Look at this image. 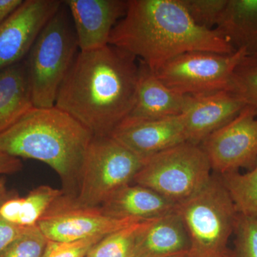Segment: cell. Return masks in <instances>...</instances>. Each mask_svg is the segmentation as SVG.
Listing matches in <instances>:
<instances>
[{"label":"cell","instance_id":"1","mask_svg":"<svg viewBox=\"0 0 257 257\" xmlns=\"http://www.w3.org/2000/svg\"><path fill=\"white\" fill-rule=\"evenodd\" d=\"M137 58L106 45L79 51L59 89L55 106L71 115L94 137L111 136L135 104Z\"/></svg>","mask_w":257,"mask_h":257},{"label":"cell","instance_id":"2","mask_svg":"<svg viewBox=\"0 0 257 257\" xmlns=\"http://www.w3.org/2000/svg\"><path fill=\"white\" fill-rule=\"evenodd\" d=\"M109 45L140 59L155 72L187 52L229 55L236 51L214 30L196 25L180 0H128Z\"/></svg>","mask_w":257,"mask_h":257},{"label":"cell","instance_id":"3","mask_svg":"<svg viewBox=\"0 0 257 257\" xmlns=\"http://www.w3.org/2000/svg\"><path fill=\"white\" fill-rule=\"evenodd\" d=\"M93 137L84 125L57 106H34L0 133V150L10 156L50 166L60 177L64 194L76 198Z\"/></svg>","mask_w":257,"mask_h":257},{"label":"cell","instance_id":"4","mask_svg":"<svg viewBox=\"0 0 257 257\" xmlns=\"http://www.w3.org/2000/svg\"><path fill=\"white\" fill-rule=\"evenodd\" d=\"M79 52L73 23L63 3L42 29L26 57L35 107L55 106L59 89Z\"/></svg>","mask_w":257,"mask_h":257},{"label":"cell","instance_id":"5","mask_svg":"<svg viewBox=\"0 0 257 257\" xmlns=\"http://www.w3.org/2000/svg\"><path fill=\"white\" fill-rule=\"evenodd\" d=\"M190 239L187 257H223L238 213L220 177L211 176L197 194L177 206Z\"/></svg>","mask_w":257,"mask_h":257},{"label":"cell","instance_id":"6","mask_svg":"<svg viewBox=\"0 0 257 257\" xmlns=\"http://www.w3.org/2000/svg\"><path fill=\"white\" fill-rule=\"evenodd\" d=\"M211 171L202 147L186 142L147 158L133 183L179 204L207 184Z\"/></svg>","mask_w":257,"mask_h":257},{"label":"cell","instance_id":"7","mask_svg":"<svg viewBox=\"0 0 257 257\" xmlns=\"http://www.w3.org/2000/svg\"><path fill=\"white\" fill-rule=\"evenodd\" d=\"M145 160L111 136L93 137L76 202L84 207H101L119 189L133 183Z\"/></svg>","mask_w":257,"mask_h":257},{"label":"cell","instance_id":"8","mask_svg":"<svg viewBox=\"0 0 257 257\" xmlns=\"http://www.w3.org/2000/svg\"><path fill=\"white\" fill-rule=\"evenodd\" d=\"M246 55L243 50L229 55L203 51L187 52L170 60L155 73L167 87L179 94H210L228 90L234 69Z\"/></svg>","mask_w":257,"mask_h":257},{"label":"cell","instance_id":"9","mask_svg":"<svg viewBox=\"0 0 257 257\" xmlns=\"http://www.w3.org/2000/svg\"><path fill=\"white\" fill-rule=\"evenodd\" d=\"M140 221L111 217L101 207H84L64 194L39 220L37 226L48 240L74 241L105 236Z\"/></svg>","mask_w":257,"mask_h":257},{"label":"cell","instance_id":"10","mask_svg":"<svg viewBox=\"0 0 257 257\" xmlns=\"http://www.w3.org/2000/svg\"><path fill=\"white\" fill-rule=\"evenodd\" d=\"M211 170L220 175L257 164V113L246 106L234 119L208 136L199 145Z\"/></svg>","mask_w":257,"mask_h":257},{"label":"cell","instance_id":"11","mask_svg":"<svg viewBox=\"0 0 257 257\" xmlns=\"http://www.w3.org/2000/svg\"><path fill=\"white\" fill-rule=\"evenodd\" d=\"M62 3L60 0H25L0 25V72L26 59L42 29Z\"/></svg>","mask_w":257,"mask_h":257},{"label":"cell","instance_id":"12","mask_svg":"<svg viewBox=\"0 0 257 257\" xmlns=\"http://www.w3.org/2000/svg\"><path fill=\"white\" fill-rule=\"evenodd\" d=\"M124 0H65L79 51L87 52L109 45L111 30L126 14Z\"/></svg>","mask_w":257,"mask_h":257},{"label":"cell","instance_id":"13","mask_svg":"<svg viewBox=\"0 0 257 257\" xmlns=\"http://www.w3.org/2000/svg\"><path fill=\"white\" fill-rule=\"evenodd\" d=\"M244 103L229 90L189 95L181 114L187 143L200 145L208 136L234 119Z\"/></svg>","mask_w":257,"mask_h":257},{"label":"cell","instance_id":"14","mask_svg":"<svg viewBox=\"0 0 257 257\" xmlns=\"http://www.w3.org/2000/svg\"><path fill=\"white\" fill-rule=\"evenodd\" d=\"M111 137L144 159L187 142L181 115L157 119H125Z\"/></svg>","mask_w":257,"mask_h":257},{"label":"cell","instance_id":"15","mask_svg":"<svg viewBox=\"0 0 257 257\" xmlns=\"http://www.w3.org/2000/svg\"><path fill=\"white\" fill-rule=\"evenodd\" d=\"M189 95L167 87L157 74L140 61L136 97L126 119L150 120L178 116L184 112Z\"/></svg>","mask_w":257,"mask_h":257},{"label":"cell","instance_id":"16","mask_svg":"<svg viewBox=\"0 0 257 257\" xmlns=\"http://www.w3.org/2000/svg\"><path fill=\"white\" fill-rule=\"evenodd\" d=\"M190 239L177 210L147 220L139 234L135 257H187Z\"/></svg>","mask_w":257,"mask_h":257},{"label":"cell","instance_id":"17","mask_svg":"<svg viewBox=\"0 0 257 257\" xmlns=\"http://www.w3.org/2000/svg\"><path fill=\"white\" fill-rule=\"evenodd\" d=\"M177 206L151 189L131 184L113 194L101 208L106 215L116 219L146 221L174 212Z\"/></svg>","mask_w":257,"mask_h":257},{"label":"cell","instance_id":"18","mask_svg":"<svg viewBox=\"0 0 257 257\" xmlns=\"http://www.w3.org/2000/svg\"><path fill=\"white\" fill-rule=\"evenodd\" d=\"M214 31L235 50L257 54V0H228Z\"/></svg>","mask_w":257,"mask_h":257},{"label":"cell","instance_id":"19","mask_svg":"<svg viewBox=\"0 0 257 257\" xmlns=\"http://www.w3.org/2000/svg\"><path fill=\"white\" fill-rule=\"evenodd\" d=\"M34 107L26 59L0 72V133Z\"/></svg>","mask_w":257,"mask_h":257},{"label":"cell","instance_id":"20","mask_svg":"<svg viewBox=\"0 0 257 257\" xmlns=\"http://www.w3.org/2000/svg\"><path fill=\"white\" fill-rule=\"evenodd\" d=\"M62 189L41 185L25 197H7L0 202V216L8 222L22 227L36 226L51 206L63 195Z\"/></svg>","mask_w":257,"mask_h":257},{"label":"cell","instance_id":"21","mask_svg":"<svg viewBox=\"0 0 257 257\" xmlns=\"http://www.w3.org/2000/svg\"><path fill=\"white\" fill-rule=\"evenodd\" d=\"M219 177L238 214L257 219V164L246 173L233 172Z\"/></svg>","mask_w":257,"mask_h":257},{"label":"cell","instance_id":"22","mask_svg":"<svg viewBox=\"0 0 257 257\" xmlns=\"http://www.w3.org/2000/svg\"><path fill=\"white\" fill-rule=\"evenodd\" d=\"M147 221H138L106 235L93 246L87 256L135 257L137 240Z\"/></svg>","mask_w":257,"mask_h":257},{"label":"cell","instance_id":"23","mask_svg":"<svg viewBox=\"0 0 257 257\" xmlns=\"http://www.w3.org/2000/svg\"><path fill=\"white\" fill-rule=\"evenodd\" d=\"M228 90L257 113V54L245 56L236 66Z\"/></svg>","mask_w":257,"mask_h":257},{"label":"cell","instance_id":"24","mask_svg":"<svg viewBox=\"0 0 257 257\" xmlns=\"http://www.w3.org/2000/svg\"><path fill=\"white\" fill-rule=\"evenodd\" d=\"M196 25L214 30L226 8L228 0H180Z\"/></svg>","mask_w":257,"mask_h":257},{"label":"cell","instance_id":"25","mask_svg":"<svg viewBox=\"0 0 257 257\" xmlns=\"http://www.w3.org/2000/svg\"><path fill=\"white\" fill-rule=\"evenodd\" d=\"M47 241L37 225L31 226L5 248L0 257H43Z\"/></svg>","mask_w":257,"mask_h":257},{"label":"cell","instance_id":"26","mask_svg":"<svg viewBox=\"0 0 257 257\" xmlns=\"http://www.w3.org/2000/svg\"><path fill=\"white\" fill-rule=\"evenodd\" d=\"M234 257H257V219L238 214Z\"/></svg>","mask_w":257,"mask_h":257},{"label":"cell","instance_id":"27","mask_svg":"<svg viewBox=\"0 0 257 257\" xmlns=\"http://www.w3.org/2000/svg\"><path fill=\"white\" fill-rule=\"evenodd\" d=\"M104 236H94L74 241L48 240L43 257H84Z\"/></svg>","mask_w":257,"mask_h":257},{"label":"cell","instance_id":"28","mask_svg":"<svg viewBox=\"0 0 257 257\" xmlns=\"http://www.w3.org/2000/svg\"><path fill=\"white\" fill-rule=\"evenodd\" d=\"M28 228L11 224L0 216V253L18 239Z\"/></svg>","mask_w":257,"mask_h":257},{"label":"cell","instance_id":"29","mask_svg":"<svg viewBox=\"0 0 257 257\" xmlns=\"http://www.w3.org/2000/svg\"><path fill=\"white\" fill-rule=\"evenodd\" d=\"M23 168L20 159L17 158L0 150V175L16 173Z\"/></svg>","mask_w":257,"mask_h":257},{"label":"cell","instance_id":"30","mask_svg":"<svg viewBox=\"0 0 257 257\" xmlns=\"http://www.w3.org/2000/svg\"><path fill=\"white\" fill-rule=\"evenodd\" d=\"M23 0H0V25L21 6Z\"/></svg>","mask_w":257,"mask_h":257},{"label":"cell","instance_id":"31","mask_svg":"<svg viewBox=\"0 0 257 257\" xmlns=\"http://www.w3.org/2000/svg\"><path fill=\"white\" fill-rule=\"evenodd\" d=\"M7 187L5 179L0 177V202L7 197Z\"/></svg>","mask_w":257,"mask_h":257},{"label":"cell","instance_id":"32","mask_svg":"<svg viewBox=\"0 0 257 257\" xmlns=\"http://www.w3.org/2000/svg\"><path fill=\"white\" fill-rule=\"evenodd\" d=\"M223 257H234V253H233V251H229L226 255H224Z\"/></svg>","mask_w":257,"mask_h":257},{"label":"cell","instance_id":"33","mask_svg":"<svg viewBox=\"0 0 257 257\" xmlns=\"http://www.w3.org/2000/svg\"><path fill=\"white\" fill-rule=\"evenodd\" d=\"M84 257H89V256H84Z\"/></svg>","mask_w":257,"mask_h":257}]
</instances>
